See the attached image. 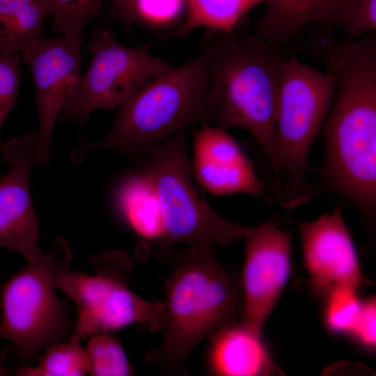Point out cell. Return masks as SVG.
Wrapping results in <instances>:
<instances>
[{"instance_id": "cell-1", "label": "cell", "mask_w": 376, "mask_h": 376, "mask_svg": "<svg viewBox=\"0 0 376 376\" xmlns=\"http://www.w3.org/2000/svg\"><path fill=\"white\" fill-rule=\"evenodd\" d=\"M333 100L322 127L317 169L324 188L355 206L372 225L376 212V47L365 42L334 49L327 70Z\"/></svg>"}, {"instance_id": "cell-2", "label": "cell", "mask_w": 376, "mask_h": 376, "mask_svg": "<svg viewBox=\"0 0 376 376\" xmlns=\"http://www.w3.org/2000/svg\"><path fill=\"white\" fill-rule=\"evenodd\" d=\"M212 244L173 252L164 283L166 310L159 345L146 359L162 373L184 375L193 350L217 330L240 321L241 283L216 259Z\"/></svg>"}, {"instance_id": "cell-3", "label": "cell", "mask_w": 376, "mask_h": 376, "mask_svg": "<svg viewBox=\"0 0 376 376\" xmlns=\"http://www.w3.org/2000/svg\"><path fill=\"white\" fill-rule=\"evenodd\" d=\"M196 123L217 125L204 52L146 82L119 106L108 134L77 148L71 160L77 163L88 151L109 150L144 164L155 146Z\"/></svg>"}, {"instance_id": "cell-4", "label": "cell", "mask_w": 376, "mask_h": 376, "mask_svg": "<svg viewBox=\"0 0 376 376\" xmlns=\"http://www.w3.org/2000/svg\"><path fill=\"white\" fill-rule=\"evenodd\" d=\"M203 52L217 126L239 127L271 159L276 130L281 68L285 58L256 34L207 30Z\"/></svg>"}, {"instance_id": "cell-5", "label": "cell", "mask_w": 376, "mask_h": 376, "mask_svg": "<svg viewBox=\"0 0 376 376\" xmlns=\"http://www.w3.org/2000/svg\"><path fill=\"white\" fill-rule=\"evenodd\" d=\"M334 93L326 71L292 56L281 68L273 152V180L266 190L269 203L292 210L314 195L307 178L311 147L322 127Z\"/></svg>"}, {"instance_id": "cell-6", "label": "cell", "mask_w": 376, "mask_h": 376, "mask_svg": "<svg viewBox=\"0 0 376 376\" xmlns=\"http://www.w3.org/2000/svg\"><path fill=\"white\" fill-rule=\"evenodd\" d=\"M185 131L155 146L143 164V172L159 200L163 232L156 252L171 258L175 245L215 243L225 246L238 242L251 228L216 212L198 183L185 148Z\"/></svg>"}, {"instance_id": "cell-7", "label": "cell", "mask_w": 376, "mask_h": 376, "mask_svg": "<svg viewBox=\"0 0 376 376\" xmlns=\"http://www.w3.org/2000/svg\"><path fill=\"white\" fill-rule=\"evenodd\" d=\"M95 274L58 271L56 288L74 302L77 319L70 339L84 340L132 324L151 332L162 330L166 318L164 302L146 300L128 287L134 263L123 250L104 251L91 257Z\"/></svg>"}, {"instance_id": "cell-8", "label": "cell", "mask_w": 376, "mask_h": 376, "mask_svg": "<svg viewBox=\"0 0 376 376\" xmlns=\"http://www.w3.org/2000/svg\"><path fill=\"white\" fill-rule=\"evenodd\" d=\"M72 258L63 237L56 239L37 261L13 274L1 295L0 337L12 343L23 359L65 340L70 324L66 307L56 295V273L69 269Z\"/></svg>"}, {"instance_id": "cell-9", "label": "cell", "mask_w": 376, "mask_h": 376, "mask_svg": "<svg viewBox=\"0 0 376 376\" xmlns=\"http://www.w3.org/2000/svg\"><path fill=\"white\" fill-rule=\"evenodd\" d=\"M88 48L90 63L77 94L61 114L63 119L83 123L95 110L119 107L149 80L173 68L153 56L148 44L121 45L108 27L93 31Z\"/></svg>"}, {"instance_id": "cell-10", "label": "cell", "mask_w": 376, "mask_h": 376, "mask_svg": "<svg viewBox=\"0 0 376 376\" xmlns=\"http://www.w3.org/2000/svg\"><path fill=\"white\" fill-rule=\"evenodd\" d=\"M81 42L64 36L38 37L20 51L22 61L32 75L39 118L34 166L49 164L56 123L79 88Z\"/></svg>"}, {"instance_id": "cell-11", "label": "cell", "mask_w": 376, "mask_h": 376, "mask_svg": "<svg viewBox=\"0 0 376 376\" xmlns=\"http://www.w3.org/2000/svg\"><path fill=\"white\" fill-rule=\"evenodd\" d=\"M245 239L240 321L259 334L290 274V235L273 221L251 228Z\"/></svg>"}, {"instance_id": "cell-12", "label": "cell", "mask_w": 376, "mask_h": 376, "mask_svg": "<svg viewBox=\"0 0 376 376\" xmlns=\"http://www.w3.org/2000/svg\"><path fill=\"white\" fill-rule=\"evenodd\" d=\"M38 134L15 137L1 146L8 166L0 176V246L19 253L28 262L38 260V224L33 209L29 176L34 166Z\"/></svg>"}, {"instance_id": "cell-13", "label": "cell", "mask_w": 376, "mask_h": 376, "mask_svg": "<svg viewBox=\"0 0 376 376\" xmlns=\"http://www.w3.org/2000/svg\"><path fill=\"white\" fill-rule=\"evenodd\" d=\"M313 291L326 298L334 289L357 290L363 281L357 253L343 217V206L311 222H296Z\"/></svg>"}, {"instance_id": "cell-14", "label": "cell", "mask_w": 376, "mask_h": 376, "mask_svg": "<svg viewBox=\"0 0 376 376\" xmlns=\"http://www.w3.org/2000/svg\"><path fill=\"white\" fill-rule=\"evenodd\" d=\"M191 164L199 185L213 195L245 193L258 198L265 191L240 145L217 125H203L195 131Z\"/></svg>"}, {"instance_id": "cell-15", "label": "cell", "mask_w": 376, "mask_h": 376, "mask_svg": "<svg viewBox=\"0 0 376 376\" xmlns=\"http://www.w3.org/2000/svg\"><path fill=\"white\" fill-rule=\"evenodd\" d=\"M207 362L210 372L223 376L282 375L272 361L258 334L237 321L208 338Z\"/></svg>"}, {"instance_id": "cell-16", "label": "cell", "mask_w": 376, "mask_h": 376, "mask_svg": "<svg viewBox=\"0 0 376 376\" xmlns=\"http://www.w3.org/2000/svg\"><path fill=\"white\" fill-rule=\"evenodd\" d=\"M354 0H267L255 34L275 48L314 23L343 25Z\"/></svg>"}, {"instance_id": "cell-17", "label": "cell", "mask_w": 376, "mask_h": 376, "mask_svg": "<svg viewBox=\"0 0 376 376\" xmlns=\"http://www.w3.org/2000/svg\"><path fill=\"white\" fill-rule=\"evenodd\" d=\"M115 204L120 216L137 234L145 239L159 240L163 232L160 205L143 171L132 174L119 183Z\"/></svg>"}, {"instance_id": "cell-18", "label": "cell", "mask_w": 376, "mask_h": 376, "mask_svg": "<svg viewBox=\"0 0 376 376\" xmlns=\"http://www.w3.org/2000/svg\"><path fill=\"white\" fill-rule=\"evenodd\" d=\"M267 1L186 0V18L182 24L159 39H185L201 27L223 33L233 32L250 10Z\"/></svg>"}, {"instance_id": "cell-19", "label": "cell", "mask_w": 376, "mask_h": 376, "mask_svg": "<svg viewBox=\"0 0 376 376\" xmlns=\"http://www.w3.org/2000/svg\"><path fill=\"white\" fill-rule=\"evenodd\" d=\"M49 16L43 0H0V53L20 52Z\"/></svg>"}, {"instance_id": "cell-20", "label": "cell", "mask_w": 376, "mask_h": 376, "mask_svg": "<svg viewBox=\"0 0 376 376\" xmlns=\"http://www.w3.org/2000/svg\"><path fill=\"white\" fill-rule=\"evenodd\" d=\"M90 369L88 356L80 340L69 339L45 348L36 367L24 365L17 371L22 376H83Z\"/></svg>"}, {"instance_id": "cell-21", "label": "cell", "mask_w": 376, "mask_h": 376, "mask_svg": "<svg viewBox=\"0 0 376 376\" xmlns=\"http://www.w3.org/2000/svg\"><path fill=\"white\" fill-rule=\"evenodd\" d=\"M53 18L54 29L82 41V31L102 9L105 0H43Z\"/></svg>"}, {"instance_id": "cell-22", "label": "cell", "mask_w": 376, "mask_h": 376, "mask_svg": "<svg viewBox=\"0 0 376 376\" xmlns=\"http://www.w3.org/2000/svg\"><path fill=\"white\" fill-rule=\"evenodd\" d=\"M89 361L88 374L93 376L134 375L121 340L108 333L91 336L86 348Z\"/></svg>"}, {"instance_id": "cell-23", "label": "cell", "mask_w": 376, "mask_h": 376, "mask_svg": "<svg viewBox=\"0 0 376 376\" xmlns=\"http://www.w3.org/2000/svg\"><path fill=\"white\" fill-rule=\"evenodd\" d=\"M326 299L324 317L329 329L338 333L349 332L362 304L357 290L339 287L333 290Z\"/></svg>"}, {"instance_id": "cell-24", "label": "cell", "mask_w": 376, "mask_h": 376, "mask_svg": "<svg viewBox=\"0 0 376 376\" xmlns=\"http://www.w3.org/2000/svg\"><path fill=\"white\" fill-rule=\"evenodd\" d=\"M21 82L19 56L0 53V149L2 125L17 101Z\"/></svg>"}, {"instance_id": "cell-25", "label": "cell", "mask_w": 376, "mask_h": 376, "mask_svg": "<svg viewBox=\"0 0 376 376\" xmlns=\"http://www.w3.org/2000/svg\"><path fill=\"white\" fill-rule=\"evenodd\" d=\"M135 19L153 26L175 22L186 11V0H134Z\"/></svg>"}, {"instance_id": "cell-26", "label": "cell", "mask_w": 376, "mask_h": 376, "mask_svg": "<svg viewBox=\"0 0 376 376\" xmlns=\"http://www.w3.org/2000/svg\"><path fill=\"white\" fill-rule=\"evenodd\" d=\"M344 40H357L376 31V0H354L343 24Z\"/></svg>"}, {"instance_id": "cell-27", "label": "cell", "mask_w": 376, "mask_h": 376, "mask_svg": "<svg viewBox=\"0 0 376 376\" xmlns=\"http://www.w3.org/2000/svg\"><path fill=\"white\" fill-rule=\"evenodd\" d=\"M375 299L372 298L362 302L359 314L349 333L363 346L375 347Z\"/></svg>"}, {"instance_id": "cell-28", "label": "cell", "mask_w": 376, "mask_h": 376, "mask_svg": "<svg viewBox=\"0 0 376 376\" xmlns=\"http://www.w3.org/2000/svg\"><path fill=\"white\" fill-rule=\"evenodd\" d=\"M111 13L114 19L119 20L127 29L136 22L133 4L134 0H111Z\"/></svg>"}, {"instance_id": "cell-29", "label": "cell", "mask_w": 376, "mask_h": 376, "mask_svg": "<svg viewBox=\"0 0 376 376\" xmlns=\"http://www.w3.org/2000/svg\"><path fill=\"white\" fill-rule=\"evenodd\" d=\"M9 375V371L6 367L3 365L1 361V357L0 355V375Z\"/></svg>"}, {"instance_id": "cell-30", "label": "cell", "mask_w": 376, "mask_h": 376, "mask_svg": "<svg viewBox=\"0 0 376 376\" xmlns=\"http://www.w3.org/2000/svg\"><path fill=\"white\" fill-rule=\"evenodd\" d=\"M1 300H0V320H1Z\"/></svg>"}]
</instances>
